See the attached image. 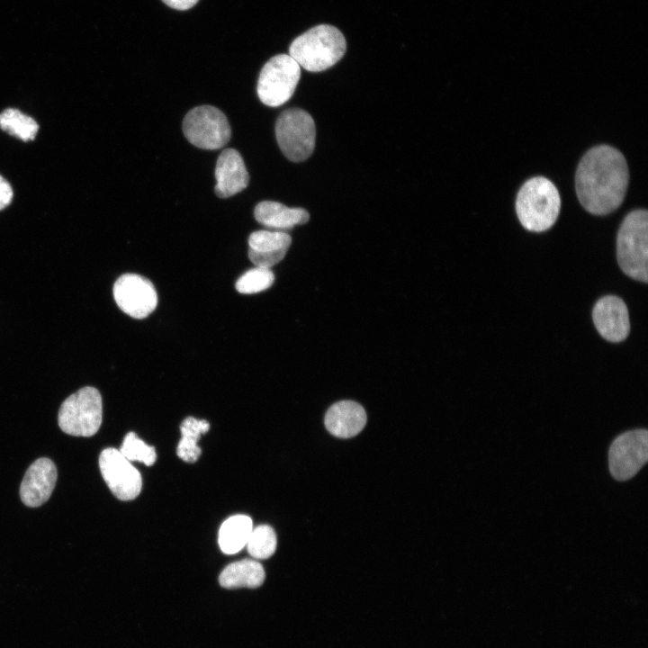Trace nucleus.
I'll return each mask as SVG.
<instances>
[{
    "instance_id": "nucleus-2",
    "label": "nucleus",
    "mask_w": 648,
    "mask_h": 648,
    "mask_svg": "<svg viewBox=\"0 0 648 648\" xmlns=\"http://www.w3.org/2000/svg\"><path fill=\"white\" fill-rule=\"evenodd\" d=\"M346 49V39L338 28L320 24L295 38L289 55L304 69L320 72L340 60Z\"/></svg>"
},
{
    "instance_id": "nucleus-18",
    "label": "nucleus",
    "mask_w": 648,
    "mask_h": 648,
    "mask_svg": "<svg viewBox=\"0 0 648 648\" xmlns=\"http://www.w3.org/2000/svg\"><path fill=\"white\" fill-rule=\"evenodd\" d=\"M262 564L252 559H243L229 564L219 576L220 585L225 589L257 588L265 580Z\"/></svg>"
},
{
    "instance_id": "nucleus-9",
    "label": "nucleus",
    "mask_w": 648,
    "mask_h": 648,
    "mask_svg": "<svg viewBox=\"0 0 648 648\" xmlns=\"http://www.w3.org/2000/svg\"><path fill=\"white\" fill-rule=\"evenodd\" d=\"M647 459V429L626 431L617 436L609 447V472L615 480L624 482L634 477Z\"/></svg>"
},
{
    "instance_id": "nucleus-24",
    "label": "nucleus",
    "mask_w": 648,
    "mask_h": 648,
    "mask_svg": "<svg viewBox=\"0 0 648 648\" xmlns=\"http://www.w3.org/2000/svg\"><path fill=\"white\" fill-rule=\"evenodd\" d=\"M120 452L129 461H138L147 466L152 465L157 458L154 446L146 444L134 432L125 436Z\"/></svg>"
},
{
    "instance_id": "nucleus-16",
    "label": "nucleus",
    "mask_w": 648,
    "mask_h": 648,
    "mask_svg": "<svg viewBox=\"0 0 648 648\" xmlns=\"http://www.w3.org/2000/svg\"><path fill=\"white\" fill-rule=\"evenodd\" d=\"M324 423L331 435L340 438H349L356 436L364 428L366 413L359 403L341 400L329 407Z\"/></svg>"
},
{
    "instance_id": "nucleus-17",
    "label": "nucleus",
    "mask_w": 648,
    "mask_h": 648,
    "mask_svg": "<svg viewBox=\"0 0 648 648\" xmlns=\"http://www.w3.org/2000/svg\"><path fill=\"white\" fill-rule=\"evenodd\" d=\"M256 220L262 225L275 229L287 230L306 223L309 212L302 208H290L274 201H263L254 210Z\"/></svg>"
},
{
    "instance_id": "nucleus-6",
    "label": "nucleus",
    "mask_w": 648,
    "mask_h": 648,
    "mask_svg": "<svg viewBox=\"0 0 648 648\" xmlns=\"http://www.w3.org/2000/svg\"><path fill=\"white\" fill-rule=\"evenodd\" d=\"M275 137L281 151L289 160L303 161L315 147L314 121L304 110L287 109L276 120Z\"/></svg>"
},
{
    "instance_id": "nucleus-13",
    "label": "nucleus",
    "mask_w": 648,
    "mask_h": 648,
    "mask_svg": "<svg viewBox=\"0 0 648 648\" xmlns=\"http://www.w3.org/2000/svg\"><path fill=\"white\" fill-rule=\"evenodd\" d=\"M57 468L49 458L33 462L25 472L20 487L22 501L28 507H39L50 497L56 482Z\"/></svg>"
},
{
    "instance_id": "nucleus-10",
    "label": "nucleus",
    "mask_w": 648,
    "mask_h": 648,
    "mask_svg": "<svg viewBox=\"0 0 648 648\" xmlns=\"http://www.w3.org/2000/svg\"><path fill=\"white\" fill-rule=\"evenodd\" d=\"M99 467L104 482L116 498L130 500L140 494L142 487L140 473L120 450L112 447L103 450Z\"/></svg>"
},
{
    "instance_id": "nucleus-5",
    "label": "nucleus",
    "mask_w": 648,
    "mask_h": 648,
    "mask_svg": "<svg viewBox=\"0 0 648 648\" xmlns=\"http://www.w3.org/2000/svg\"><path fill=\"white\" fill-rule=\"evenodd\" d=\"M102 397L97 389L83 387L68 396L58 411L63 432L75 436H92L102 424Z\"/></svg>"
},
{
    "instance_id": "nucleus-3",
    "label": "nucleus",
    "mask_w": 648,
    "mask_h": 648,
    "mask_svg": "<svg viewBox=\"0 0 648 648\" xmlns=\"http://www.w3.org/2000/svg\"><path fill=\"white\" fill-rule=\"evenodd\" d=\"M561 198L549 179L536 176L520 187L516 199V212L522 226L530 231L550 229L557 220Z\"/></svg>"
},
{
    "instance_id": "nucleus-11",
    "label": "nucleus",
    "mask_w": 648,
    "mask_h": 648,
    "mask_svg": "<svg viewBox=\"0 0 648 648\" xmlns=\"http://www.w3.org/2000/svg\"><path fill=\"white\" fill-rule=\"evenodd\" d=\"M113 298L118 307L134 319L148 317L158 305L153 284L137 274H125L115 281Z\"/></svg>"
},
{
    "instance_id": "nucleus-25",
    "label": "nucleus",
    "mask_w": 648,
    "mask_h": 648,
    "mask_svg": "<svg viewBox=\"0 0 648 648\" xmlns=\"http://www.w3.org/2000/svg\"><path fill=\"white\" fill-rule=\"evenodd\" d=\"M14 192L10 184L0 175V210L7 207L12 202Z\"/></svg>"
},
{
    "instance_id": "nucleus-14",
    "label": "nucleus",
    "mask_w": 648,
    "mask_h": 648,
    "mask_svg": "<svg viewBox=\"0 0 648 648\" xmlns=\"http://www.w3.org/2000/svg\"><path fill=\"white\" fill-rule=\"evenodd\" d=\"M215 178L214 191L220 198L230 197L248 186L249 175L238 150L226 148L220 154L215 166Z\"/></svg>"
},
{
    "instance_id": "nucleus-20",
    "label": "nucleus",
    "mask_w": 648,
    "mask_h": 648,
    "mask_svg": "<svg viewBox=\"0 0 648 648\" xmlns=\"http://www.w3.org/2000/svg\"><path fill=\"white\" fill-rule=\"evenodd\" d=\"M209 429L210 424L205 419H197L194 417L184 418L180 427L181 440L176 449L177 455L187 463L197 461L202 453L197 442Z\"/></svg>"
},
{
    "instance_id": "nucleus-12",
    "label": "nucleus",
    "mask_w": 648,
    "mask_h": 648,
    "mask_svg": "<svg viewBox=\"0 0 648 648\" xmlns=\"http://www.w3.org/2000/svg\"><path fill=\"white\" fill-rule=\"evenodd\" d=\"M594 325L600 336L610 342H620L630 331L628 310L624 301L615 295L600 298L592 310Z\"/></svg>"
},
{
    "instance_id": "nucleus-15",
    "label": "nucleus",
    "mask_w": 648,
    "mask_h": 648,
    "mask_svg": "<svg viewBox=\"0 0 648 648\" xmlns=\"http://www.w3.org/2000/svg\"><path fill=\"white\" fill-rule=\"evenodd\" d=\"M291 243L284 231H254L248 238V257L256 266L270 268L284 259Z\"/></svg>"
},
{
    "instance_id": "nucleus-7",
    "label": "nucleus",
    "mask_w": 648,
    "mask_h": 648,
    "mask_svg": "<svg viewBox=\"0 0 648 648\" xmlns=\"http://www.w3.org/2000/svg\"><path fill=\"white\" fill-rule=\"evenodd\" d=\"M301 76V67L290 56L279 54L262 68L257 80V95L267 106L284 104L293 94Z\"/></svg>"
},
{
    "instance_id": "nucleus-8",
    "label": "nucleus",
    "mask_w": 648,
    "mask_h": 648,
    "mask_svg": "<svg viewBox=\"0 0 648 648\" xmlns=\"http://www.w3.org/2000/svg\"><path fill=\"white\" fill-rule=\"evenodd\" d=\"M183 132L194 146L202 149H218L230 140L231 130L225 114L212 105L190 110L183 121Z\"/></svg>"
},
{
    "instance_id": "nucleus-26",
    "label": "nucleus",
    "mask_w": 648,
    "mask_h": 648,
    "mask_svg": "<svg viewBox=\"0 0 648 648\" xmlns=\"http://www.w3.org/2000/svg\"><path fill=\"white\" fill-rule=\"evenodd\" d=\"M169 7L176 10H187L193 7L198 0H162Z\"/></svg>"
},
{
    "instance_id": "nucleus-4",
    "label": "nucleus",
    "mask_w": 648,
    "mask_h": 648,
    "mask_svg": "<svg viewBox=\"0 0 648 648\" xmlns=\"http://www.w3.org/2000/svg\"><path fill=\"white\" fill-rule=\"evenodd\" d=\"M616 256L622 271L637 281L648 280V212L635 210L623 220L617 232Z\"/></svg>"
},
{
    "instance_id": "nucleus-1",
    "label": "nucleus",
    "mask_w": 648,
    "mask_h": 648,
    "mask_svg": "<svg viewBox=\"0 0 648 648\" xmlns=\"http://www.w3.org/2000/svg\"><path fill=\"white\" fill-rule=\"evenodd\" d=\"M629 171L624 155L609 145L589 149L575 174V189L582 207L595 215H606L624 201Z\"/></svg>"
},
{
    "instance_id": "nucleus-19",
    "label": "nucleus",
    "mask_w": 648,
    "mask_h": 648,
    "mask_svg": "<svg viewBox=\"0 0 648 648\" xmlns=\"http://www.w3.org/2000/svg\"><path fill=\"white\" fill-rule=\"evenodd\" d=\"M253 521L246 515H235L227 518L219 530L218 542L226 554H234L246 546L253 530Z\"/></svg>"
},
{
    "instance_id": "nucleus-23",
    "label": "nucleus",
    "mask_w": 648,
    "mask_h": 648,
    "mask_svg": "<svg viewBox=\"0 0 648 648\" xmlns=\"http://www.w3.org/2000/svg\"><path fill=\"white\" fill-rule=\"evenodd\" d=\"M274 281V273L269 268L256 266L237 280L236 289L243 294H253L268 289Z\"/></svg>"
},
{
    "instance_id": "nucleus-22",
    "label": "nucleus",
    "mask_w": 648,
    "mask_h": 648,
    "mask_svg": "<svg viewBox=\"0 0 648 648\" xmlns=\"http://www.w3.org/2000/svg\"><path fill=\"white\" fill-rule=\"evenodd\" d=\"M276 535L267 525L253 528L246 544L248 554L255 559H267L276 549Z\"/></svg>"
},
{
    "instance_id": "nucleus-21",
    "label": "nucleus",
    "mask_w": 648,
    "mask_h": 648,
    "mask_svg": "<svg viewBox=\"0 0 648 648\" xmlns=\"http://www.w3.org/2000/svg\"><path fill=\"white\" fill-rule=\"evenodd\" d=\"M0 128L23 141L35 139L39 125L34 119L17 109L8 108L0 113Z\"/></svg>"
}]
</instances>
